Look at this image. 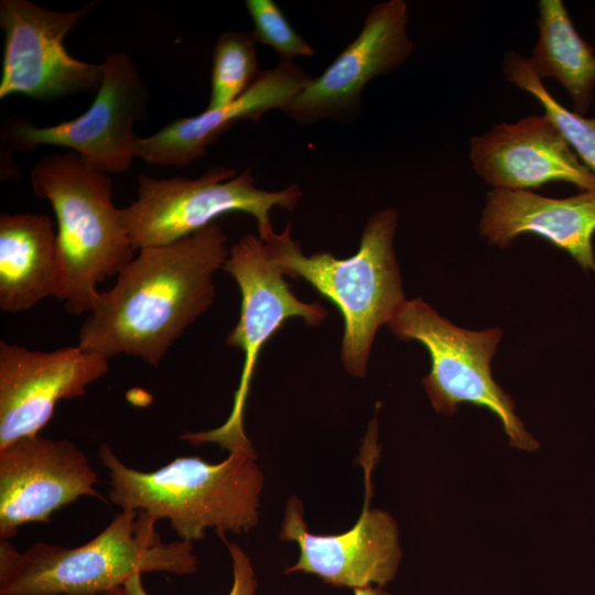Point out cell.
Returning <instances> with one entry per match:
<instances>
[{
  "label": "cell",
  "mask_w": 595,
  "mask_h": 595,
  "mask_svg": "<svg viewBox=\"0 0 595 595\" xmlns=\"http://www.w3.org/2000/svg\"><path fill=\"white\" fill-rule=\"evenodd\" d=\"M218 224L178 241L139 250L100 292L78 333V346L110 359L138 357L159 366L172 345L216 296L215 273L228 255Z\"/></svg>",
  "instance_id": "cell-1"
},
{
  "label": "cell",
  "mask_w": 595,
  "mask_h": 595,
  "mask_svg": "<svg viewBox=\"0 0 595 595\" xmlns=\"http://www.w3.org/2000/svg\"><path fill=\"white\" fill-rule=\"evenodd\" d=\"M98 458L108 472L110 501L121 510L169 520L178 540L193 543L208 529L220 538L248 532L259 522L264 476L255 450L230 452L215 464L178 456L153 472L127 466L107 443Z\"/></svg>",
  "instance_id": "cell-2"
},
{
  "label": "cell",
  "mask_w": 595,
  "mask_h": 595,
  "mask_svg": "<svg viewBox=\"0 0 595 595\" xmlns=\"http://www.w3.org/2000/svg\"><path fill=\"white\" fill-rule=\"evenodd\" d=\"M156 522L144 511L121 510L75 548L37 542L20 552L0 540V595H93L123 586L134 574L195 573L193 543L164 542Z\"/></svg>",
  "instance_id": "cell-3"
},
{
  "label": "cell",
  "mask_w": 595,
  "mask_h": 595,
  "mask_svg": "<svg viewBox=\"0 0 595 595\" xmlns=\"http://www.w3.org/2000/svg\"><path fill=\"white\" fill-rule=\"evenodd\" d=\"M397 224L393 207L378 210L364 227L359 249L346 259L329 251L304 255L291 237V224L262 240L285 278L306 281L338 309L344 321L340 360L356 378L367 375L378 329L408 300L394 251Z\"/></svg>",
  "instance_id": "cell-4"
},
{
  "label": "cell",
  "mask_w": 595,
  "mask_h": 595,
  "mask_svg": "<svg viewBox=\"0 0 595 595\" xmlns=\"http://www.w3.org/2000/svg\"><path fill=\"white\" fill-rule=\"evenodd\" d=\"M30 177L34 194L51 203L57 220L55 298L72 315L90 313L98 284L134 258L112 202L111 177L74 151L43 156Z\"/></svg>",
  "instance_id": "cell-5"
},
{
  "label": "cell",
  "mask_w": 595,
  "mask_h": 595,
  "mask_svg": "<svg viewBox=\"0 0 595 595\" xmlns=\"http://www.w3.org/2000/svg\"><path fill=\"white\" fill-rule=\"evenodd\" d=\"M302 195L296 184L266 191L256 186L250 169L237 174L218 165L197 178H155L141 173L137 199L120 213L134 250L178 241L234 212L255 217L258 236L266 240L273 231L271 210L291 212Z\"/></svg>",
  "instance_id": "cell-6"
},
{
  "label": "cell",
  "mask_w": 595,
  "mask_h": 595,
  "mask_svg": "<svg viewBox=\"0 0 595 595\" xmlns=\"http://www.w3.org/2000/svg\"><path fill=\"white\" fill-rule=\"evenodd\" d=\"M387 326L400 340H415L428 350L431 369L422 385L437 413L452 415L462 403L486 408L499 419L512 447L538 450V442L516 414L513 401L491 374L502 337L500 327L462 328L421 298L407 300Z\"/></svg>",
  "instance_id": "cell-7"
},
{
  "label": "cell",
  "mask_w": 595,
  "mask_h": 595,
  "mask_svg": "<svg viewBox=\"0 0 595 595\" xmlns=\"http://www.w3.org/2000/svg\"><path fill=\"white\" fill-rule=\"evenodd\" d=\"M223 269L237 282L241 294L239 318L225 339L227 346L244 354L240 379L231 411L221 425L208 431L186 432L180 439L193 445L215 443L228 453L252 451L244 419L263 346L289 318L300 317L309 326H318L328 316V311L320 302L307 303L293 293L264 242L253 234L244 235L229 247Z\"/></svg>",
  "instance_id": "cell-8"
},
{
  "label": "cell",
  "mask_w": 595,
  "mask_h": 595,
  "mask_svg": "<svg viewBox=\"0 0 595 595\" xmlns=\"http://www.w3.org/2000/svg\"><path fill=\"white\" fill-rule=\"evenodd\" d=\"M379 451L375 416L369 422L357 458L364 469V506L359 518L348 530L337 534L312 533L305 522L301 500L296 496L286 500L279 539L296 542L300 556L285 569V574H313L334 587L351 589L383 588L394 580L402 558L397 522L388 511L370 508L371 472Z\"/></svg>",
  "instance_id": "cell-9"
},
{
  "label": "cell",
  "mask_w": 595,
  "mask_h": 595,
  "mask_svg": "<svg viewBox=\"0 0 595 595\" xmlns=\"http://www.w3.org/2000/svg\"><path fill=\"white\" fill-rule=\"evenodd\" d=\"M100 65L101 84L83 115L47 127L25 120L12 122L7 134L10 150L65 147L107 173L127 172L136 158L133 126L147 120L150 91L126 53H110Z\"/></svg>",
  "instance_id": "cell-10"
},
{
  "label": "cell",
  "mask_w": 595,
  "mask_h": 595,
  "mask_svg": "<svg viewBox=\"0 0 595 595\" xmlns=\"http://www.w3.org/2000/svg\"><path fill=\"white\" fill-rule=\"evenodd\" d=\"M96 3L91 1L73 11H55L29 0H1L0 99L23 95L53 100L97 93L102 80L101 65L73 57L64 45L66 34Z\"/></svg>",
  "instance_id": "cell-11"
},
{
  "label": "cell",
  "mask_w": 595,
  "mask_h": 595,
  "mask_svg": "<svg viewBox=\"0 0 595 595\" xmlns=\"http://www.w3.org/2000/svg\"><path fill=\"white\" fill-rule=\"evenodd\" d=\"M408 21L403 0L375 4L358 36L320 76L312 77L283 112L301 125L354 121L368 83L394 71L411 55L413 43L407 32Z\"/></svg>",
  "instance_id": "cell-12"
},
{
  "label": "cell",
  "mask_w": 595,
  "mask_h": 595,
  "mask_svg": "<svg viewBox=\"0 0 595 595\" xmlns=\"http://www.w3.org/2000/svg\"><path fill=\"white\" fill-rule=\"evenodd\" d=\"M97 482L85 453L67 439L37 434L0 448V540L23 524L48 522L80 497L101 499Z\"/></svg>",
  "instance_id": "cell-13"
},
{
  "label": "cell",
  "mask_w": 595,
  "mask_h": 595,
  "mask_svg": "<svg viewBox=\"0 0 595 595\" xmlns=\"http://www.w3.org/2000/svg\"><path fill=\"white\" fill-rule=\"evenodd\" d=\"M109 359L80 346L35 350L0 340V448L40 434L56 404L85 396Z\"/></svg>",
  "instance_id": "cell-14"
},
{
  "label": "cell",
  "mask_w": 595,
  "mask_h": 595,
  "mask_svg": "<svg viewBox=\"0 0 595 595\" xmlns=\"http://www.w3.org/2000/svg\"><path fill=\"white\" fill-rule=\"evenodd\" d=\"M474 171L493 190L531 191L552 182L595 190V173L547 115L501 122L469 141Z\"/></svg>",
  "instance_id": "cell-15"
},
{
  "label": "cell",
  "mask_w": 595,
  "mask_h": 595,
  "mask_svg": "<svg viewBox=\"0 0 595 595\" xmlns=\"http://www.w3.org/2000/svg\"><path fill=\"white\" fill-rule=\"evenodd\" d=\"M312 79L294 62L280 61L261 71L250 87L232 102L177 118L149 137H138L134 156L160 166H185L207 154V147L240 121H258L284 108Z\"/></svg>",
  "instance_id": "cell-16"
},
{
  "label": "cell",
  "mask_w": 595,
  "mask_h": 595,
  "mask_svg": "<svg viewBox=\"0 0 595 595\" xmlns=\"http://www.w3.org/2000/svg\"><path fill=\"white\" fill-rule=\"evenodd\" d=\"M479 232L501 248L523 234L540 236L566 251L583 270L595 272V190L566 198L491 190L486 195Z\"/></svg>",
  "instance_id": "cell-17"
},
{
  "label": "cell",
  "mask_w": 595,
  "mask_h": 595,
  "mask_svg": "<svg viewBox=\"0 0 595 595\" xmlns=\"http://www.w3.org/2000/svg\"><path fill=\"white\" fill-rule=\"evenodd\" d=\"M56 232L44 214L0 216V309L28 311L56 296Z\"/></svg>",
  "instance_id": "cell-18"
},
{
  "label": "cell",
  "mask_w": 595,
  "mask_h": 595,
  "mask_svg": "<svg viewBox=\"0 0 595 595\" xmlns=\"http://www.w3.org/2000/svg\"><path fill=\"white\" fill-rule=\"evenodd\" d=\"M539 36L529 65L534 74L555 79L573 101L574 112L584 116L593 101L595 54L577 33L561 0L538 3Z\"/></svg>",
  "instance_id": "cell-19"
},
{
  "label": "cell",
  "mask_w": 595,
  "mask_h": 595,
  "mask_svg": "<svg viewBox=\"0 0 595 595\" xmlns=\"http://www.w3.org/2000/svg\"><path fill=\"white\" fill-rule=\"evenodd\" d=\"M507 80L532 95L578 159L595 173V117L585 118L563 107L531 69L528 57L509 52L504 61Z\"/></svg>",
  "instance_id": "cell-20"
},
{
  "label": "cell",
  "mask_w": 595,
  "mask_h": 595,
  "mask_svg": "<svg viewBox=\"0 0 595 595\" xmlns=\"http://www.w3.org/2000/svg\"><path fill=\"white\" fill-rule=\"evenodd\" d=\"M252 33L227 31L214 45L210 96L206 109L224 107L240 97L258 77Z\"/></svg>",
  "instance_id": "cell-21"
},
{
  "label": "cell",
  "mask_w": 595,
  "mask_h": 595,
  "mask_svg": "<svg viewBox=\"0 0 595 595\" xmlns=\"http://www.w3.org/2000/svg\"><path fill=\"white\" fill-rule=\"evenodd\" d=\"M245 6L253 23L256 42L269 45L280 61L315 54L314 48L292 28L281 9L272 0H246Z\"/></svg>",
  "instance_id": "cell-22"
},
{
  "label": "cell",
  "mask_w": 595,
  "mask_h": 595,
  "mask_svg": "<svg viewBox=\"0 0 595 595\" xmlns=\"http://www.w3.org/2000/svg\"><path fill=\"white\" fill-rule=\"evenodd\" d=\"M226 544L231 559L232 584L228 595H257V577L253 565L247 553L235 542L220 538ZM130 595H149L145 591L141 574L132 575L123 585Z\"/></svg>",
  "instance_id": "cell-23"
},
{
  "label": "cell",
  "mask_w": 595,
  "mask_h": 595,
  "mask_svg": "<svg viewBox=\"0 0 595 595\" xmlns=\"http://www.w3.org/2000/svg\"><path fill=\"white\" fill-rule=\"evenodd\" d=\"M354 595H390L382 587L368 586L365 588L353 589Z\"/></svg>",
  "instance_id": "cell-24"
},
{
  "label": "cell",
  "mask_w": 595,
  "mask_h": 595,
  "mask_svg": "<svg viewBox=\"0 0 595 595\" xmlns=\"http://www.w3.org/2000/svg\"><path fill=\"white\" fill-rule=\"evenodd\" d=\"M93 595H130L123 586L115 587L108 591L96 593Z\"/></svg>",
  "instance_id": "cell-25"
}]
</instances>
